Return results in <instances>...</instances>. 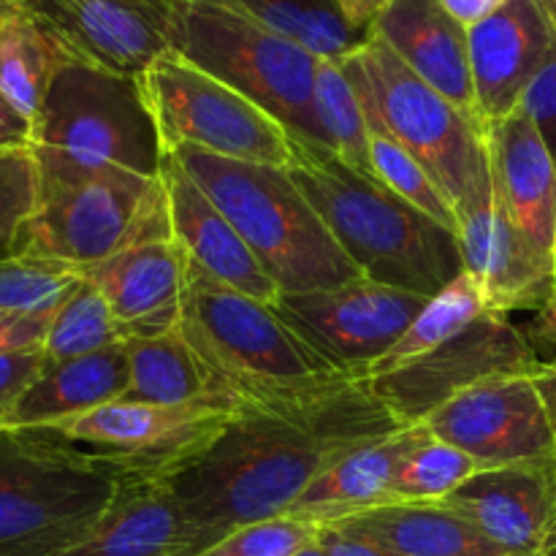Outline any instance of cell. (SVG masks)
I'll use <instances>...</instances> for the list:
<instances>
[{
    "label": "cell",
    "mask_w": 556,
    "mask_h": 556,
    "mask_svg": "<svg viewBox=\"0 0 556 556\" xmlns=\"http://www.w3.org/2000/svg\"><path fill=\"white\" fill-rule=\"evenodd\" d=\"M400 424L367 383L291 407H250L193 462L166 478L185 516V556L231 532L282 519L304 489L356 443Z\"/></svg>",
    "instance_id": "1"
},
{
    "label": "cell",
    "mask_w": 556,
    "mask_h": 556,
    "mask_svg": "<svg viewBox=\"0 0 556 556\" xmlns=\"http://www.w3.org/2000/svg\"><path fill=\"white\" fill-rule=\"evenodd\" d=\"M291 150L288 174L367 280L432 299L465 271L451 228L348 168L326 147L291 136Z\"/></svg>",
    "instance_id": "2"
},
{
    "label": "cell",
    "mask_w": 556,
    "mask_h": 556,
    "mask_svg": "<svg viewBox=\"0 0 556 556\" xmlns=\"http://www.w3.org/2000/svg\"><path fill=\"white\" fill-rule=\"evenodd\" d=\"M179 329L239 410L307 405L356 383L320 358L271 304L223 286L193 261Z\"/></svg>",
    "instance_id": "3"
},
{
    "label": "cell",
    "mask_w": 556,
    "mask_h": 556,
    "mask_svg": "<svg viewBox=\"0 0 556 556\" xmlns=\"http://www.w3.org/2000/svg\"><path fill=\"white\" fill-rule=\"evenodd\" d=\"M174 155L231 220L282 293L318 291L364 277L288 168L228 161L195 147H179Z\"/></svg>",
    "instance_id": "4"
},
{
    "label": "cell",
    "mask_w": 556,
    "mask_h": 556,
    "mask_svg": "<svg viewBox=\"0 0 556 556\" xmlns=\"http://www.w3.org/2000/svg\"><path fill=\"white\" fill-rule=\"evenodd\" d=\"M38 201L16 237L14 255L49 258L87 271L150 233L172 231L161 177L106 163H76L33 152Z\"/></svg>",
    "instance_id": "5"
},
{
    "label": "cell",
    "mask_w": 556,
    "mask_h": 556,
    "mask_svg": "<svg viewBox=\"0 0 556 556\" xmlns=\"http://www.w3.org/2000/svg\"><path fill=\"white\" fill-rule=\"evenodd\" d=\"M168 49L324 147L313 109L320 60L223 0H161Z\"/></svg>",
    "instance_id": "6"
},
{
    "label": "cell",
    "mask_w": 556,
    "mask_h": 556,
    "mask_svg": "<svg viewBox=\"0 0 556 556\" xmlns=\"http://www.w3.org/2000/svg\"><path fill=\"white\" fill-rule=\"evenodd\" d=\"M123 476L41 429H0V556H63L79 546Z\"/></svg>",
    "instance_id": "7"
},
{
    "label": "cell",
    "mask_w": 556,
    "mask_h": 556,
    "mask_svg": "<svg viewBox=\"0 0 556 556\" xmlns=\"http://www.w3.org/2000/svg\"><path fill=\"white\" fill-rule=\"evenodd\" d=\"M342 71L364 106L427 168L456 215L492 190L483 125L413 74L383 38L372 33L342 60Z\"/></svg>",
    "instance_id": "8"
},
{
    "label": "cell",
    "mask_w": 556,
    "mask_h": 556,
    "mask_svg": "<svg viewBox=\"0 0 556 556\" xmlns=\"http://www.w3.org/2000/svg\"><path fill=\"white\" fill-rule=\"evenodd\" d=\"M33 152L161 177L166 150L141 76L65 54L33 123Z\"/></svg>",
    "instance_id": "9"
},
{
    "label": "cell",
    "mask_w": 556,
    "mask_h": 556,
    "mask_svg": "<svg viewBox=\"0 0 556 556\" xmlns=\"http://www.w3.org/2000/svg\"><path fill=\"white\" fill-rule=\"evenodd\" d=\"M141 85L166 152L195 147L228 161L291 163V134L269 112L172 49L141 74Z\"/></svg>",
    "instance_id": "10"
},
{
    "label": "cell",
    "mask_w": 556,
    "mask_h": 556,
    "mask_svg": "<svg viewBox=\"0 0 556 556\" xmlns=\"http://www.w3.org/2000/svg\"><path fill=\"white\" fill-rule=\"evenodd\" d=\"M239 413L117 400L41 432L114 467L123 478H172L204 454Z\"/></svg>",
    "instance_id": "11"
},
{
    "label": "cell",
    "mask_w": 556,
    "mask_h": 556,
    "mask_svg": "<svg viewBox=\"0 0 556 556\" xmlns=\"http://www.w3.org/2000/svg\"><path fill=\"white\" fill-rule=\"evenodd\" d=\"M427 302V296L362 277L345 286L280 293L271 307L337 372L362 383Z\"/></svg>",
    "instance_id": "12"
},
{
    "label": "cell",
    "mask_w": 556,
    "mask_h": 556,
    "mask_svg": "<svg viewBox=\"0 0 556 556\" xmlns=\"http://www.w3.org/2000/svg\"><path fill=\"white\" fill-rule=\"evenodd\" d=\"M538 367L541 362L525 329L510 324L508 315L483 313L429 356L364 383L400 427H418L462 391L489 378L532 375Z\"/></svg>",
    "instance_id": "13"
},
{
    "label": "cell",
    "mask_w": 556,
    "mask_h": 556,
    "mask_svg": "<svg viewBox=\"0 0 556 556\" xmlns=\"http://www.w3.org/2000/svg\"><path fill=\"white\" fill-rule=\"evenodd\" d=\"M424 427L481 470L556 462V434L532 375L489 378L432 413Z\"/></svg>",
    "instance_id": "14"
},
{
    "label": "cell",
    "mask_w": 556,
    "mask_h": 556,
    "mask_svg": "<svg viewBox=\"0 0 556 556\" xmlns=\"http://www.w3.org/2000/svg\"><path fill=\"white\" fill-rule=\"evenodd\" d=\"M71 58L141 76L168 52L161 0H25Z\"/></svg>",
    "instance_id": "15"
},
{
    "label": "cell",
    "mask_w": 556,
    "mask_h": 556,
    "mask_svg": "<svg viewBox=\"0 0 556 556\" xmlns=\"http://www.w3.org/2000/svg\"><path fill=\"white\" fill-rule=\"evenodd\" d=\"M465 275L476 282L489 313H538L556 286V266L494 201V190L456 215Z\"/></svg>",
    "instance_id": "16"
},
{
    "label": "cell",
    "mask_w": 556,
    "mask_h": 556,
    "mask_svg": "<svg viewBox=\"0 0 556 556\" xmlns=\"http://www.w3.org/2000/svg\"><path fill=\"white\" fill-rule=\"evenodd\" d=\"M467 47L483 128L514 114L527 85L556 58V36L538 0H508L467 30Z\"/></svg>",
    "instance_id": "17"
},
{
    "label": "cell",
    "mask_w": 556,
    "mask_h": 556,
    "mask_svg": "<svg viewBox=\"0 0 556 556\" xmlns=\"http://www.w3.org/2000/svg\"><path fill=\"white\" fill-rule=\"evenodd\" d=\"M190 258L174 233H150L85 271L128 337H155L182 320Z\"/></svg>",
    "instance_id": "18"
},
{
    "label": "cell",
    "mask_w": 556,
    "mask_h": 556,
    "mask_svg": "<svg viewBox=\"0 0 556 556\" xmlns=\"http://www.w3.org/2000/svg\"><path fill=\"white\" fill-rule=\"evenodd\" d=\"M161 182L168 199L172 233L188 258L223 286L264 304H275L282 293L280 286L266 275L231 220L217 210L174 152L163 155Z\"/></svg>",
    "instance_id": "19"
},
{
    "label": "cell",
    "mask_w": 556,
    "mask_h": 556,
    "mask_svg": "<svg viewBox=\"0 0 556 556\" xmlns=\"http://www.w3.org/2000/svg\"><path fill=\"white\" fill-rule=\"evenodd\" d=\"M556 497V462L481 470L443 500L505 556H538Z\"/></svg>",
    "instance_id": "20"
},
{
    "label": "cell",
    "mask_w": 556,
    "mask_h": 556,
    "mask_svg": "<svg viewBox=\"0 0 556 556\" xmlns=\"http://www.w3.org/2000/svg\"><path fill=\"white\" fill-rule=\"evenodd\" d=\"M494 201L556 266V163L535 125L516 109L486 128Z\"/></svg>",
    "instance_id": "21"
},
{
    "label": "cell",
    "mask_w": 556,
    "mask_h": 556,
    "mask_svg": "<svg viewBox=\"0 0 556 556\" xmlns=\"http://www.w3.org/2000/svg\"><path fill=\"white\" fill-rule=\"evenodd\" d=\"M372 33L413 74L478 119L467 27L440 0H389L372 22Z\"/></svg>",
    "instance_id": "22"
},
{
    "label": "cell",
    "mask_w": 556,
    "mask_h": 556,
    "mask_svg": "<svg viewBox=\"0 0 556 556\" xmlns=\"http://www.w3.org/2000/svg\"><path fill=\"white\" fill-rule=\"evenodd\" d=\"M413 434L416 427H400L348 448L304 489L286 516L326 527L394 505L396 467Z\"/></svg>",
    "instance_id": "23"
},
{
    "label": "cell",
    "mask_w": 556,
    "mask_h": 556,
    "mask_svg": "<svg viewBox=\"0 0 556 556\" xmlns=\"http://www.w3.org/2000/svg\"><path fill=\"white\" fill-rule=\"evenodd\" d=\"M63 556H185V516L166 478H123L96 530Z\"/></svg>",
    "instance_id": "24"
},
{
    "label": "cell",
    "mask_w": 556,
    "mask_h": 556,
    "mask_svg": "<svg viewBox=\"0 0 556 556\" xmlns=\"http://www.w3.org/2000/svg\"><path fill=\"white\" fill-rule=\"evenodd\" d=\"M128 348L114 345L68 362L47 364L36 383L22 394L5 429H49L128 394Z\"/></svg>",
    "instance_id": "25"
},
{
    "label": "cell",
    "mask_w": 556,
    "mask_h": 556,
    "mask_svg": "<svg viewBox=\"0 0 556 556\" xmlns=\"http://www.w3.org/2000/svg\"><path fill=\"white\" fill-rule=\"evenodd\" d=\"M125 348L130 358V386L123 400L244 413L212 380L210 369L185 340L179 326L155 337H134L125 342Z\"/></svg>",
    "instance_id": "26"
},
{
    "label": "cell",
    "mask_w": 556,
    "mask_h": 556,
    "mask_svg": "<svg viewBox=\"0 0 556 556\" xmlns=\"http://www.w3.org/2000/svg\"><path fill=\"white\" fill-rule=\"evenodd\" d=\"M326 527L369 538L402 556H505L465 516L443 503L383 505Z\"/></svg>",
    "instance_id": "27"
},
{
    "label": "cell",
    "mask_w": 556,
    "mask_h": 556,
    "mask_svg": "<svg viewBox=\"0 0 556 556\" xmlns=\"http://www.w3.org/2000/svg\"><path fill=\"white\" fill-rule=\"evenodd\" d=\"M65 49L52 33L20 9L0 16V96L36 123L52 76L63 63Z\"/></svg>",
    "instance_id": "28"
},
{
    "label": "cell",
    "mask_w": 556,
    "mask_h": 556,
    "mask_svg": "<svg viewBox=\"0 0 556 556\" xmlns=\"http://www.w3.org/2000/svg\"><path fill=\"white\" fill-rule=\"evenodd\" d=\"M233 3V0H223ZM242 11L280 33L318 60L342 63L369 41L372 30H358L348 22L340 0H239Z\"/></svg>",
    "instance_id": "29"
},
{
    "label": "cell",
    "mask_w": 556,
    "mask_h": 556,
    "mask_svg": "<svg viewBox=\"0 0 556 556\" xmlns=\"http://www.w3.org/2000/svg\"><path fill=\"white\" fill-rule=\"evenodd\" d=\"M483 313H489V309L481 291H478L476 282L470 280V275L462 271L448 288H443L438 296H432L424 304V309L416 315V320L407 326L405 334H402L400 340H396V345L369 369V375L364 380L410 367L418 358L429 356V353L438 351L440 345H445V342L454 340L456 334H462V331L470 324H476Z\"/></svg>",
    "instance_id": "30"
},
{
    "label": "cell",
    "mask_w": 556,
    "mask_h": 556,
    "mask_svg": "<svg viewBox=\"0 0 556 556\" xmlns=\"http://www.w3.org/2000/svg\"><path fill=\"white\" fill-rule=\"evenodd\" d=\"M313 109L326 150L334 152L356 174L375 179L372 157H369L367 114H364V103L356 87L342 71V63L320 60L318 76H315Z\"/></svg>",
    "instance_id": "31"
},
{
    "label": "cell",
    "mask_w": 556,
    "mask_h": 556,
    "mask_svg": "<svg viewBox=\"0 0 556 556\" xmlns=\"http://www.w3.org/2000/svg\"><path fill=\"white\" fill-rule=\"evenodd\" d=\"M481 472L478 462L418 424L394 476V503H443Z\"/></svg>",
    "instance_id": "32"
},
{
    "label": "cell",
    "mask_w": 556,
    "mask_h": 556,
    "mask_svg": "<svg viewBox=\"0 0 556 556\" xmlns=\"http://www.w3.org/2000/svg\"><path fill=\"white\" fill-rule=\"evenodd\" d=\"M128 340V331L114 318L103 293L85 277L54 313L41 348L47 364H58L123 345Z\"/></svg>",
    "instance_id": "33"
},
{
    "label": "cell",
    "mask_w": 556,
    "mask_h": 556,
    "mask_svg": "<svg viewBox=\"0 0 556 556\" xmlns=\"http://www.w3.org/2000/svg\"><path fill=\"white\" fill-rule=\"evenodd\" d=\"M364 114H367L369 157H372L375 179H378L380 185H386L391 193L410 201L416 210H421L424 215L438 220L440 226L451 228L454 233L459 231L454 206L448 204L443 190H440L438 185H434V179L429 177L427 168H424L421 163H418L416 157L386 130V125L375 117L372 109L364 106Z\"/></svg>",
    "instance_id": "34"
},
{
    "label": "cell",
    "mask_w": 556,
    "mask_h": 556,
    "mask_svg": "<svg viewBox=\"0 0 556 556\" xmlns=\"http://www.w3.org/2000/svg\"><path fill=\"white\" fill-rule=\"evenodd\" d=\"M81 280L85 271L76 266L11 255L0 261V313L54 315Z\"/></svg>",
    "instance_id": "35"
},
{
    "label": "cell",
    "mask_w": 556,
    "mask_h": 556,
    "mask_svg": "<svg viewBox=\"0 0 556 556\" xmlns=\"http://www.w3.org/2000/svg\"><path fill=\"white\" fill-rule=\"evenodd\" d=\"M38 201V163L33 150L0 152V261L11 258L20 228Z\"/></svg>",
    "instance_id": "36"
},
{
    "label": "cell",
    "mask_w": 556,
    "mask_h": 556,
    "mask_svg": "<svg viewBox=\"0 0 556 556\" xmlns=\"http://www.w3.org/2000/svg\"><path fill=\"white\" fill-rule=\"evenodd\" d=\"M318 527L299 519H271L242 527L195 556H293L315 543Z\"/></svg>",
    "instance_id": "37"
},
{
    "label": "cell",
    "mask_w": 556,
    "mask_h": 556,
    "mask_svg": "<svg viewBox=\"0 0 556 556\" xmlns=\"http://www.w3.org/2000/svg\"><path fill=\"white\" fill-rule=\"evenodd\" d=\"M47 367L43 348H30V351L0 353V429L14 413L16 402L22 400L27 389L36 383L38 375Z\"/></svg>",
    "instance_id": "38"
},
{
    "label": "cell",
    "mask_w": 556,
    "mask_h": 556,
    "mask_svg": "<svg viewBox=\"0 0 556 556\" xmlns=\"http://www.w3.org/2000/svg\"><path fill=\"white\" fill-rule=\"evenodd\" d=\"M516 109L535 125L556 163V58L548 60L546 68L527 85Z\"/></svg>",
    "instance_id": "39"
},
{
    "label": "cell",
    "mask_w": 556,
    "mask_h": 556,
    "mask_svg": "<svg viewBox=\"0 0 556 556\" xmlns=\"http://www.w3.org/2000/svg\"><path fill=\"white\" fill-rule=\"evenodd\" d=\"M54 315H16L0 313V353L30 351L47 340L49 324Z\"/></svg>",
    "instance_id": "40"
},
{
    "label": "cell",
    "mask_w": 556,
    "mask_h": 556,
    "mask_svg": "<svg viewBox=\"0 0 556 556\" xmlns=\"http://www.w3.org/2000/svg\"><path fill=\"white\" fill-rule=\"evenodd\" d=\"M315 543L324 548L326 556H402L369 538L353 535V532L340 530V527H318Z\"/></svg>",
    "instance_id": "41"
},
{
    "label": "cell",
    "mask_w": 556,
    "mask_h": 556,
    "mask_svg": "<svg viewBox=\"0 0 556 556\" xmlns=\"http://www.w3.org/2000/svg\"><path fill=\"white\" fill-rule=\"evenodd\" d=\"M527 340H530L532 351H535L538 362L552 364L556 362V286L552 299L546 302V307L532 313V320L525 329Z\"/></svg>",
    "instance_id": "42"
},
{
    "label": "cell",
    "mask_w": 556,
    "mask_h": 556,
    "mask_svg": "<svg viewBox=\"0 0 556 556\" xmlns=\"http://www.w3.org/2000/svg\"><path fill=\"white\" fill-rule=\"evenodd\" d=\"M33 123L0 96V152L30 150Z\"/></svg>",
    "instance_id": "43"
},
{
    "label": "cell",
    "mask_w": 556,
    "mask_h": 556,
    "mask_svg": "<svg viewBox=\"0 0 556 556\" xmlns=\"http://www.w3.org/2000/svg\"><path fill=\"white\" fill-rule=\"evenodd\" d=\"M440 3H443V9L448 11L456 22H462V25L470 30V27H476L478 22L497 14L508 0H440Z\"/></svg>",
    "instance_id": "44"
},
{
    "label": "cell",
    "mask_w": 556,
    "mask_h": 556,
    "mask_svg": "<svg viewBox=\"0 0 556 556\" xmlns=\"http://www.w3.org/2000/svg\"><path fill=\"white\" fill-rule=\"evenodd\" d=\"M389 0H340L342 11H345L348 22L358 30H372V22L378 20V14L383 11V5Z\"/></svg>",
    "instance_id": "45"
},
{
    "label": "cell",
    "mask_w": 556,
    "mask_h": 556,
    "mask_svg": "<svg viewBox=\"0 0 556 556\" xmlns=\"http://www.w3.org/2000/svg\"><path fill=\"white\" fill-rule=\"evenodd\" d=\"M532 380H535L538 391H541L543 402H546L548 418H552V427L556 434V362L541 364V367L532 372Z\"/></svg>",
    "instance_id": "46"
},
{
    "label": "cell",
    "mask_w": 556,
    "mask_h": 556,
    "mask_svg": "<svg viewBox=\"0 0 556 556\" xmlns=\"http://www.w3.org/2000/svg\"><path fill=\"white\" fill-rule=\"evenodd\" d=\"M538 556H556V497H554L552 519H548L546 532H543V541H541V548H538Z\"/></svg>",
    "instance_id": "47"
},
{
    "label": "cell",
    "mask_w": 556,
    "mask_h": 556,
    "mask_svg": "<svg viewBox=\"0 0 556 556\" xmlns=\"http://www.w3.org/2000/svg\"><path fill=\"white\" fill-rule=\"evenodd\" d=\"M538 5H541V11L546 14L548 25H552V30L556 36V0H538Z\"/></svg>",
    "instance_id": "48"
},
{
    "label": "cell",
    "mask_w": 556,
    "mask_h": 556,
    "mask_svg": "<svg viewBox=\"0 0 556 556\" xmlns=\"http://www.w3.org/2000/svg\"><path fill=\"white\" fill-rule=\"evenodd\" d=\"M25 0H0V16L11 14V11H20Z\"/></svg>",
    "instance_id": "49"
},
{
    "label": "cell",
    "mask_w": 556,
    "mask_h": 556,
    "mask_svg": "<svg viewBox=\"0 0 556 556\" xmlns=\"http://www.w3.org/2000/svg\"><path fill=\"white\" fill-rule=\"evenodd\" d=\"M293 556H326V554H324V548L318 546V543H309L307 548H302V552L293 554Z\"/></svg>",
    "instance_id": "50"
},
{
    "label": "cell",
    "mask_w": 556,
    "mask_h": 556,
    "mask_svg": "<svg viewBox=\"0 0 556 556\" xmlns=\"http://www.w3.org/2000/svg\"><path fill=\"white\" fill-rule=\"evenodd\" d=\"M233 3H239V0H233Z\"/></svg>",
    "instance_id": "51"
}]
</instances>
